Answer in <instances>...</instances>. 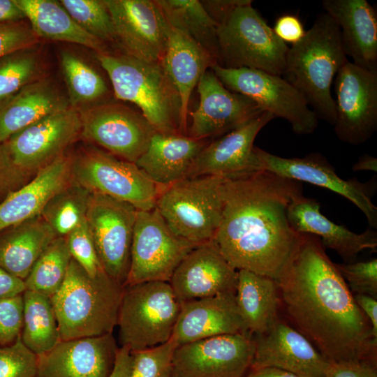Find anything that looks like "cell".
Wrapping results in <instances>:
<instances>
[{"label":"cell","instance_id":"4","mask_svg":"<svg viewBox=\"0 0 377 377\" xmlns=\"http://www.w3.org/2000/svg\"><path fill=\"white\" fill-rule=\"evenodd\" d=\"M117 99L136 105L156 132L183 134L181 98L163 64L126 53H96Z\"/></svg>","mask_w":377,"mask_h":377},{"label":"cell","instance_id":"6","mask_svg":"<svg viewBox=\"0 0 377 377\" xmlns=\"http://www.w3.org/2000/svg\"><path fill=\"white\" fill-rule=\"evenodd\" d=\"M224 177L184 178L161 186L155 207L169 228L198 246L214 239L221 222Z\"/></svg>","mask_w":377,"mask_h":377},{"label":"cell","instance_id":"40","mask_svg":"<svg viewBox=\"0 0 377 377\" xmlns=\"http://www.w3.org/2000/svg\"><path fill=\"white\" fill-rule=\"evenodd\" d=\"M63 7L85 31L103 43H116L112 20L105 0H61Z\"/></svg>","mask_w":377,"mask_h":377},{"label":"cell","instance_id":"35","mask_svg":"<svg viewBox=\"0 0 377 377\" xmlns=\"http://www.w3.org/2000/svg\"><path fill=\"white\" fill-rule=\"evenodd\" d=\"M23 297V323L20 338L36 355L52 348L61 339L51 298L31 290Z\"/></svg>","mask_w":377,"mask_h":377},{"label":"cell","instance_id":"48","mask_svg":"<svg viewBox=\"0 0 377 377\" xmlns=\"http://www.w3.org/2000/svg\"><path fill=\"white\" fill-rule=\"evenodd\" d=\"M325 377H377V362L330 363Z\"/></svg>","mask_w":377,"mask_h":377},{"label":"cell","instance_id":"38","mask_svg":"<svg viewBox=\"0 0 377 377\" xmlns=\"http://www.w3.org/2000/svg\"><path fill=\"white\" fill-rule=\"evenodd\" d=\"M66 237H57L39 256L25 279V290L52 297L61 288L71 260Z\"/></svg>","mask_w":377,"mask_h":377},{"label":"cell","instance_id":"22","mask_svg":"<svg viewBox=\"0 0 377 377\" xmlns=\"http://www.w3.org/2000/svg\"><path fill=\"white\" fill-rule=\"evenodd\" d=\"M263 111L237 128L210 140L199 154L187 177H228L258 171L253 145L260 131L274 119Z\"/></svg>","mask_w":377,"mask_h":377},{"label":"cell","instance_id":"5","mask_svg":"<svg viewBox=\"0 0 377 377\" xmlns=\"http://www.w3.org/2000/svg\"><path fill=\"white\" fill-rule=\"evenodd\" d=\"M124 287L105 272L89 276L71 258L65 279L51 297L61 340L112 334Z\"/></svg>","mask_w":377,"mask_h":377},{"label":"cell","instance_id":"49","mask_svg":"<svg viewBox=\"0 0 377 377\" xmlns=\"http://www.w3.org/2000/svg\"><path fill=\"white\" fill-rule=\"evenodd\" d=\"M272 29L280 40L286 44L291 43L292 45L300 42L306 34L300 20L291 14L280 16Z\"/></svg>","mask_w":377,"mask_h":377},{"label":"cell","instance_id":"23","mask_svg":"<svg viewBox=\"0 0 377 377\" xmlns=\"http://www.w3.org/2000/svg\"><path fill=\"white\" fill-rule=\"evenodd\" d=\"M238 270L213 241L196 246L174 272L169 283L181 303L236 293Z\"/></svg>","mask_w":377,"mask_h":377},{"label":"cell","instance_id":"45","mask_svg":"<svg viewBox=\"0 0 377 377\" xmlns=\"http://www.w3.org/2000/svg\"><path fill=\"white\" fill-rule=\"evenodd\" d=\"M22 323V295L1 298L0 346L10 345L20 337Z\"/></svg>","mask_w":377,"mask_h":377},{"label":"cell","instance_id":"44","mask_svg":"<svg viewBox=\"0 0 377 377\" xmlns=\"http://www.w3.org/2000/svg\"><path fill=\"white\" fill-rule=\"evenodd\" d=\"M354 294H364L377 298V259L367 261L335 263Z\"/></svg>","mask_w":377,"mask_h":377},{"label":"cell","instance_id":"54","mask_svg":"<svg viewBox=\"0 0 377 377\" xmlns=\"http://www.w3.org/2000/svg\"><path fill=\"white\" fill-rule=\"evenodd\" d=\"M131 364L130 349L119 347L113 370L108 377H131Z\"/></svg>","mask_w":377,"mask_h":377},{"label":"cell","instance_id":"14","mask_svg":"<svg viewBox=\"0 0 377 377\" xmlns=\"http://www.w3.org/2000/svg\"><path fill=\"white\" fill-rule=\"evenodd\" d=\"M256 343L250 333L223 334L178 346L171 377H246Z\"/></svg>","mask_w":377,"mask_h":377},{"label":"cell","instance_id":"41","mask_svg":"<svg viewBox=\"0 0 377 377\" xmlns=\"http://www.w3.org/2000/svg\"><path fill=\"white\" fill-rule=\"evenodd\" d=\"M177 346L170 339L158 346L131 351V377H171Z\"/></svg>","mask_w":377,"mask_h":377},{"label":"cell","instance_id":"34","mask_svg":"<svg viewBox=\"0 0 377 377\" xmlns=\"http://www.w3.org/2000/svg\"><path fill=\"white\" fill-rule=\"evenodd\" d=\"M60 64L71 108L79 112L110 101L112 91L105 78L85 59L64 50Z\"/></svg>","mask_w":377,"mask_h":377},{"label":"cell","instance_id":"17","mask_svg":"<svg viewBox=\"0 0 377 377\" xmlns=\"http://www.w3.org/2000/svg\"><path fill=\"white\" fill-rule=\"evenodd\" d=\"M79 112L71 108L50 114L13 135L5 142L14 163L35 175L64 155L81 138Z\"/></svg>","mask_w":377,"mask_h":377},{"label":"cell","instance_id":"27","mask_svg":"<svg viewBox=\"0 0 377 377\" xmlns=\"http://www.w3.org/2000/svg\"><path fill=\"white\" fill-rule=\"evenodd\" d=\"M71 108L66 94L47 77L33 82L0 102V142L57 112Z\"/></svg>","mask_w":377,"mask_h":377},{"label":"cell","instance_id":"9","mask_svg":"<svg viewBox=\"0 0 377 377\" xmlns=\"http://www.w3.org/2000/svg\"><path fill=\"white\" fill-rule=\"evenodd\" d=\"M68 158L72 184L127 202L138 210L155 207L161 186L135 163L96 146L82 147Z\"/></svg>","mask_w":377,"mask_h":377},{"label":"cell","instance_id":"10","mask_svg":"<svg viewBox=\"0 0 377 377\" xmlns=\"http://www.w3.org/2000/svg\"><path fill=\"white\" fill-rule=\"evenodd\" d=\"M212 69L229 90L253 101L264 111L286 120L299 135L313 133L318 119L304 96L282 76L253 68Z\"/></svg>","mask_w":377,"mask_h":377},{"label":"cell","instance_id":"15","mask_svg":"<svg viewBox=\"0 0 377 377\" xmlns=\"http://www.w3.org/2000/svg\"><path fill=\"white\" fill-rule=\"evenodd\" d=\"M337 137L359 145L377 130V72L360 68L349 60L334 79Z\"/></svg>","mask_w":377,"mask_h":377},{"label":"cell","instance_id":"51","mask_svg":"<svg viewBox=\"0 0 377 377\" xmlns=\"http://www.w3.org/2000/svg\"><path fill=\"white\" fill-rule=\"evenodd\" d=\"M211 17L218 24L230 11L242 0L200 1Z\"/></svg>","mask_w":377,"mask_h":377},{"label":"cell","instance_id":"43","mask_svg":"<svg viewBox=\"0 0 377 377\" xmlns=\"http://www.w3.org/2000/svg\"><path fill=\"white\" fill-rule=\"evenodd\" d=\"M66 237L72 258L89 276H96L105 272L98 256L86 220Z\"/></svg>","mask_w":377,"mask_h":377},{"label":"cell","instance_id":"21","mask_svg":"<svg viewBox=\"0 0 377 377\" xmlns=\"http://www.w3.org/2000/svg\"><path fill=\"white\" fill-rule=\"evenodd\" d=\"M112 334L60 340L38 356L36 377H108L117 350Z\"/></svg>","mask_w":377,"mask_h":377},{"label":"cell","instance_id":"25","mask_svg":"<svg viewBox=\"0 0 377 377\" xmlns=\"http://www.w3.org/2000/svg\"><path fill=\"white\" fill-rule=\"evenodd\" d=\"M288 219L298 233H309L318 237L325 248L336 251L344 263L355 262L364 250L376 251L377 234L371 229L357 234L338 225L320 212V203L313 198L301 195L290 202Z\"/></svg>","mask_w":377,"mask_h":377},{"label":"cell","instance_id":"32","mask_svg":"<svg viewBox=\"0 0 377 377\" xmlns=\"http://www.w3.org/2000/svg\"><path fill=\"white\" fill-rule=\"evenodd\" d=\"M235 299L246 328L253 335L267 332L280 316L277 283L272 278L238 270Z\"/></svg>","mask_w":377,"mask_h":377},{"label":"cell","instance_id":"2","mask_svg":"<svg viewBox=\"0 0 377 377\" xmlns=\"http://www.w3.org/2000/svg\"><path fill=\"white\" fill-rule=\"evenodd\" d=\"M301 195L302 183L267 170L224 177L223 216L212 241L235 269L276 280L298 239L288 208Z\"/></svg>","mask_w":377,"mask_h":377},{"label":"cell","instance_id":"55","mask_svg":"<svg viewBox=\"0 0 377 377\" xmlns=\"http://www.w3.org/2000/svg\"><path fill=\"white\" fill-rule=\"evenodd\" d=\"M246 377H302L294 373L276 367L250 369Z\"/></svg>","mask_w":377,"mask_h":377},{"label":"cell","instance_id":"28","mask_svg":"<svg viewBox=\"0 0 377 377\" xmlns=\"http://www.w3.org/2000/svg\"><path fill=\"white\" fill-rule=\"evenodd\" d=\"M210 140L155 132L135 164L159 186H168L187 177L199 154Z\"/></svg>","mask_w":377,"mask_h":377},{"label":"cell","instance_id":"37","mask_svg":"<svg viewBox=\"0 0 377 377\" xmlns=\"http://www.w3.org/2000/svg\"><path fill=\"white\" fill-rule=\"evenodd\" d=\"M90 193L71 183L47 200L40 215L57 237H66L86 220Z\"/></svg>","mask_w":377,"mask_h":377},{"label":"cell","instance_id":"30","mask_svg":"<svg viewBox=\"0 0 377 377\" xmlns=\"http://www.w3.org/2000/svg\"><path fill=\"white\" fill-rule=\"evenodd\" d=\"M216 64V59L203 47L170 24L163 65L180 96L182 125L185 135H187L188 105L193 90L202 74Z\"/></svg>","mask_w":377,"mask_h":377},{"label":"cell","instance_id":"3","mask_svg":"<svg viewBox=\"0 0 377 377\" xmlns=\"http://www.w3.org/2000/svg\"><path fill=\"white\" fill-rule=\"evenodd\" d=\"M339 27L327 13L318 15L303 38L291 45L283 76L305 98L317 118L334 125L335 103L331 87L348 61Z\"/></svg>","mask_w":377,"mask_h":377},{"label":"cell","instance_id":"13","mask_svg":"<svg viewBox=\"0 0 377 377\" xmlns=\"http://www.w3.org/2000/svg\"><path fill=\"white\" fill-rule=\"evenodd\" d=\"M81 138L124 160L135 163L156 132L138 111L108 101L79 111Z\"/></svg>","mask_w":377,"mask_h":377},{"label":"cell","instance_id":"29","mask_svg":"<svg viewBox=\"0 0 377 377\" xmlns=\"http://www.w3.org/2000/svg\"><path fill=\"white\" fill-rule=\"evenodd\" d=\"M71 183L69 158L64 154L0 201V230L40 214L47 200Z\"/></svg>","mask_w":377,"mask_h":377},{"label":"cell","instance_id":"12","mask_svg":"<svg viewBox=\"0 0 377 377\" xmlns=\"http://www.w3.org/2000/svg\"><path fill=\"white\" fill-rule=\"evenodd\" d=\"M138 209L111 197L91 193L86 222L105 273L124 287Z\"/></svg>","mask_w":377,"mask_h":377},{"label":"cell","instance_id":"20","mask_svg":"<svg viewBox=\"0 0 377 377\" xmlns=\"http://www.w3.org/2000/svg\"><path fill=\"white\" fill-rule=\"evenodd\" d=\"M251 369L276 367L302 377H325L330 364L300 332L279 316L265 333L253 335Z\"/></svg>","mask_w":377,"mask_h":377},{"label":"cell","instance_id":"31","mask_svg":"<svg viewBox=\"0 0 377 377\" xmlns=\"http://www.w3.org/2000/svg\"><path fill=\"white\" fill-rule=\"evenodd\" d=\"M56 237L40 214L0 230V267L24 281Z\"/></svg>","mask_w":377,"mask_h":377},{"label":"cell","instance_id":"33","mask_svg":"<svg viewBox=\"0 0 377 377\" xmlns=\"http://www.w3.org/2000/svg\"><path fill=\"white\" fill-rule=\"evenodd\" d=\"M16 1L39 38L78 44L96 53L107 52L105 44L82 29L59 1Z\"/></svg>","mask_w":377,"mask_h":377},{"label":"cell","instance_id":"16","mask_svg":"<svg viewBox=\"0 0 377 377\" xmlns=\"http://www.w3.org/2000/svg\"><path fill=\"white\" fill-rule=\"evenodd\" d=\"M258 170H267L283 177L307 182L330 190L346 198L358 207L372 228L377 227V207L372 202L376 182L343 179L320 154L303 158H283L255 147Z\"/></svg>","mask_w":377,"mask_h":377},{"label":"cell","instance_id":"47","mask_svg":"<svg viewBox=\"0 0 377 377\" xmlns=\"http://www.w3.org/2000/svg\"><path fill=\"white\" fill-rule=\"evenodd\" d=\"M32 176L14 163L5 143L0 142V201L25 185Z\"/></svg>","mask_w":377,"mask_h":377},{"label":"cell","instance_id":"7","mask_svg":"<svg viewBox=\"0 0 377 377\" xmlns=\"http://www.w3.org/2000/svg\"><path fill=\"white\" fill-rule=\"evenodd\" d=\"M217 65L283 75L289 47L252 6V1L242 0L217 24Z\"/></svg>","mask_w":377,"mask_h":377},{"label":"cell","instance_id":"39","mask_svg":"<svg viewBox=\"0 0 377 377\" xmlns=\"http://www.w3.org/2000/svg\"><path fill=\"white\" fill-rule=\"evenodd\" d=\"M43 64L36 45L0 57V102L42 78Z\"/></svg>","mask_w":377,"mask_h":377},{"label":"cell","instance_id":"26","mask_svg":"<svg viewBox=\"0 0 377 377\" xmlns=\"http://www.w3.org/2000/svg\"><path fill=\"white\" fill-rule=\"evenodd\" d=\"M325 13L337 24L346 57L354 64L377 72V13L366 0H324Z\"/></svg>","mask_w":377,"mask_h":377},{"label":"cell","instance_id":"46","mask_svg":"<svg viewBox=\"0 0 377 377\" xmlns=\"http://www.w3.org/2000/svg\"><path fill=\"white\" fill-rule=\"evenodd\" d=\"M40 38L25 21L0 24V57L37 45Z\"/></svg>","mask_w":377,"mask_h":377},{"label":"cell","instance_id":"8","mask_svg":"<svg viewBox=\"0 0 377 377\" xmlns=\"http://www.w3.org/2000/svg\"><path fill=\"white\" fill-rule=\"evenodd\" d=\"M181 306L169 282L124 286L117 325L121 346L133 351L170 340Z\"/></svg>","mask_w":377,"mask_h":377},{"label":"cell","instance_id":"24","mask_svg":"<svg viewBox=\"0 0 377 377\" xmlns=\"http://www.w3.org/2000/svg\"><path fill=\"white\" fill-rule=\"evenodd\" d=\"M239 333L249 332L239 312L235 293H228L182 303L171 339L180 346Z\"/></svg>","mask_w":377,"mask_h":377},{"label":"cell","instance_id":"52","mask_svg":"<svg viewBox=\"0 0 377 377\" xmlns=\"http://www.w3.org/2000/svg\"><path fill=\"white\" fill-rule=\"evenodd\" d=\"M356 304L370 322L372 334L377 339V300L364 294H354Z\"/></svg>","mask_w":377,"mask_h":377},{"label":"cell","instance_id":"11","mask_svg":"<svg viewBox=\"0 0 377 377\" xmlns=\"http://www.w3.org/2000/svg\"><path fill=\"white\" fill-rule=\"evenodd\" d=\"M195 246L177 236L156 207L138 210L124 286L148 281L169 282L178 265Z\"/></svg>","mask_w":377,"mask_h":377},{"label":"cell","instance_id":"50","mask_svg":"<svg viewBox=\"0 0 377 377\" xmlns=\"http://www.w3.org/2000/svg\"><path fill=\"white\" fill-rule=\"evenodd\" d=\"M24 281L0 267V299L22 295Z\"/></svg>","mask_w":377,"mask_h":377},{"label":"cell","instance_id":"53","mask_svg":"<svg viewBox=\"0 0 377 377\" xmlns=\"http://www.w3.org/2000/svg\"><path fill=\"white\" fill-rule=\"evenodd\" d=\"M27 17L16 0H0V24L25 21Z\"/></svg>","mask_w":377,"mask_h":377},{"label":"cell","instance_id":"42","mask_svg":"<svg viewBox=\"0 0 377 377\" xmlns=\"http://www.w3.org/2000/svg\"><path fill=\"white\" fill-rule=\"evenodd\" d=\"M38 356L20 337L12 344L0 346V377H36Z\"/></svg>","mask_w":377,"mask_h":377},{"label":"cell","instance_id":"19","mask_svg":"<svg viewBox=\"0 0 377 377\" xmlns=\"http://www.w3.org/2000/svg\"><path fill=\"white\" fill-rule=\"evenodd\" d=\"M196 87L200 101L190 113L187 135L191 138L215 139L264 111L251 99L227 89L212 68L202 74Z\"/></svg>","mask_w":377,"mask_h":377},{"label":"cell","instance_id":"56","mask_svg":"<svg viewBox=\"0 0 377 377\" xmlns=\"http://www.w3.org/2000/svg\"><path fill=\"white\" fill-rule=\"evenodd\" d=\"M352 169L354 172L372 171L376 172L377 158L367 154H363L353 164Z\"/></svg>","mask_w":377,"mask_h":377},{"label":"cell","instance_id":"36","mask_svg":"<svg viewBox=\"0 0 377 377\" xmlns=\"http://www.w3.org/2000/svg\"><path fill=\"white\" fill-rule=\"evenodd\" d=\"M172 27L181 30L218 61L217 24L200 1L156 0Z\"/></svg>","mask_w":377,"mask_h":377},{"label":"cell","instance_id":"1","mask_svg":"<svg viewBox=\"0 0 377 377\" xmlns=\"http://www.w3.org/2000/svg\"><path fill=\"white\" fill-rule=\"evenodd\" d=\"M276 281L279 314L329 362H377L370 322L318 237L299 234Z\"/></svg>","mask_w":377,"mask_h":377},{"label":"cell","instance_id":"18","mask_svg":"<svg viewBox=\"0 0 377 377\" xmlns=\"http://www.w3.org/2000/svg\"><path fill=\"white\" fill-rule=\"evenodd\" d=\"M124 53L163 64L170 24L156 0H105Z\"/></svg>","mask_w":377,"mask_h":377}]
</instances>
